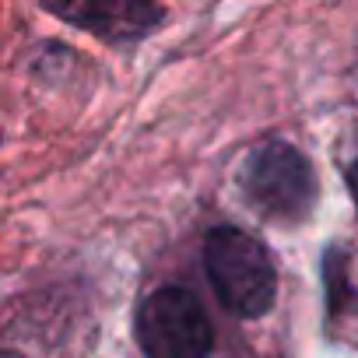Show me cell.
Returning a JSON list of instances; mask_svg holds the SVG:
<instances>
[{
    "label": "cell",
    "instance_id": "6da1fadb",
    "mask_svg": "<svg viewBox=\"0 0 358 358\" xmlns=\"http://www.w3.org/2000/svg\"><path fill=\"white\" fill-rule=\"evenodd\" d=\"M204 267H208L218 302L232 316L253 320L274 306L278 271H274L267 250L253 236H246L232 225L215 229L204 243Z\"/></svg>",
    "mask_w": 358,
    "mask_h": 358
},
{
    "label": "cell",
    "instance_id": "7a4b0ae2",
    "mask_svg": "<svg viewBox=\"0 0 358 358\" xmlns=\"http://www.w3.org/2000/svg\"><path fill=\"white\" fill-rule=\"evenodd\" d=\"M250 204L274 222H302L316 204V176L309 158L288 141H264L250 151L243 169Z\"/></svg>",
    "mask_w": 358,
    "mask_h": 358
},
{
    "label": "cell",
    "instance_id": "3957f363",
    "mask_svg": "<svg viewBox=\"0 0 358 358\" xmlns=\"http://www.w3.org/2000/svg\"><path fill=\"white\" fill-rule=\"evenodd\" d=\"M137 341L144 358H211L215 334L197 295L158 288L137 309Z\"/></svg>",
    "mask_w": 358,
    "mask_h": 358
},
{
    "label": "cell",
    "instance_id": "277c9868",
    "mask_svg": "<svg viewBox=\"0 0 358 358\" xmlns=\"http://www.w3.org/2000/svg\"><path fill=\"white\" fill-rule=\"evenodd\" d=\"M50 11L92 36L123 43L144 36L155 22H162V8L137 4V0H78V4H50Z\"/></svg>",
    "mask_w": 358,
    "mask_h": 358
},
{
    "label": "cell",
    "instance_id": "5b68a950",
    "mask_svg": "<svg viewBox=\"0 0 358 358\" xmlns=\"http://www.w3.org/2000/svg\"><path fill=\"white\" fill-rule=\"evenodd\" d=\"M348 187H351V197H355V208H358V158H355V165L348 169Z\"/></svg>",
    "mask_w": 358,
    "mask_h": 358
},
{
    "label": "cell",
    "instance_id": "8992f818",
    "mask_svg": "<svg viewBox=\"0 0 358 358\" xmlns=\"http://www.w3.org/2000/svg\"><path fill=\"white\" fill-rule=\"evenodd\" d=\"M0 358H22L18 351H0Z\"/></svg>",
    "mask_w": 358,
    "mask_h": 358
}]
</instances>
